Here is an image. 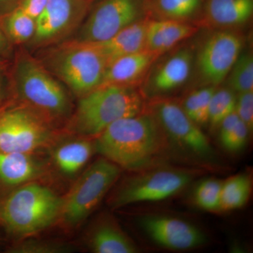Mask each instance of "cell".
<instances>
[{
	"instance_id": "24",
	"label": "cell",
	"mask_w": 253,
	"mask_h": 253,
	"mask_svg": "<svg viewBox=\"0 0 253 253\" xmlns=\"http://www.w3.org/2000/svg\"><path fill=\"white\" fill-rule=\"evenodd\" d=\"M251 191V181L247 174L231 176L221 184L220 211L239 209L247 204Z\"/></svg>"
},
{
	"instance_id": "3",
	"label": "cell",
	"mask_w": 253,
	"mask_h": 253,
	"mask_svg": "<svg viewBox=\"0 0 253 253\" xmlns=\"http://www.w3.org/2000/svg\"><path fill=\"white\" fill-rule=\"evenodd\" d=\"M35 56L78 99L99 87L108 66L95 43L74 38L38 49Z\"/></svg>"
},
{
	"instance_id": "26",
	"label": "cell",
	"mask_w": 253,
	"mask_h": 253,
	"mask_svg": "<svg viewBox=\"0 0 253 253\" xmlns=\"http://www.w3.org/2000/svg\"><path fill=\"white\" fill-rule=\"evenodd\" d=\"M217 86H204L189 94L183 104L186 114L196 124L208 123V110Z\"/></svg>"
},
{
	"instance_id": "38",
	"label": "cell",
	"mask_w": 253,
	"mask_h": 253,
	"mask_svg": "<svg viewBox=\"0 0 253 253\" xmlns=\"http://www.w3.org/2000/svg\"><path fill=\"white\" fill-rule=\"evenodd\" d=\"M89 1H91V2H94V1H96V0H89Z\"/></svg>"
},
{
	"instance_id": "20",
	"label": "cell",
	"mask_w": 253,
	"mask_h": 253,
	"mask_svg": "<svg viewBox=\"0 0 253 253\" xmlns=\"http://www.w3.org/2000/svg\"><path fill=\"white\" fill-rule=\"evenodd\" d=\"M149 21V18H144L124 28L108 41L95 43L106 58L108 66L118 58L145 50Z\"/></svg>"
},
{
	"instance_id": "6",
	"label": "cell",
	"mask_w": 253,
	"mask_h": 253,
	"mask_svg": "<svg viewBox=\"0 0 253 253\" xmlns=\"http://www.w3.org/2000/svg\"><path fill=\"white\" fill-rule=\"evenodd\" d=\"M194 177V172L188 169L161 166L136 172L115 190L109 205L116 209L137 203L163 201L181 192Z\"/></svg>"
},
{
	"instance_id": "32",
	"label": "cell",
	"mask_w": 253,
	"mask_h": 253,
	"mask_svg": "<svg viewBox=\"0 0 253 253\" xmlns=\"http://www.w3.org/2000/svg\"><path fill=\"white\" fill-rule=\"evenodd\" d=\"M8 68L0 71V112L14 102Z\"/></svg>"
},
{
	"instance_id": "22",
	"label": "cell",
	"mask_w": 253,
	"mask_h": 253,
	"mask_svg": "<svg viewBox=\"0 0 253 253\" xmlns=\"http://www.w3.org/2000/svg\"><path fill=\"white\" fill-rule=\"evenodd\" d=\"M206 0H146L147 18L197 23Z\"/></svg>"
},
{
	"instance_id": "18",
	"label": "cell",
	"mask_w": 253,
	"mask_h": 253,
	"mask_svg": "<svg viewBox=\"0 0 253 253\" xmlns=\"http://www.w3.org/2000/svg\"><path fill=\"white\" fill-rule=\"evenodd\" d=\"M200 30L192 23L150 19L146 30L145 50L163 56Z\"/></svg>"
},
{
	"instance_id": "29",
	"label": "cell",
	"mask_w": 253,
	"mask_h": 253,
	"mask_svg": "<svg viewBox=\"0 0 253 253\" xmlns=\"http://www.w3.org/2000/svg\"><path fill=\"white\" fill-rule=\"evenodd\" d=\"M5 251L8 253H67L72 252L73 248L58 241L29 239L11 245Z\"/></svg>"
},
{
	"instance_id": "13",
	"label": "cell",
	"mask_w": 253,
	"mask_h": 253,
	"mask_svg": "<svg viewBox=\"0 0 253 253\" xmlns=\"http://www.w3.org/2000/svg\"><path fill=\"white\" fill-rule=\"evenodd\" d=\"M140 225L151 240L165 249L175 251L196 249L206 241L202 231L179 218L147 216L141 218Z\"/></svg>"
},
{
	"instance_id": "5",
	"label": "cell",
	"mask_w": 253,
	"mask_h": 253,
	"mask_svg": "<svg viewBox=\"0 0 253 253\" xmlns=\"http://www.w3.org/2000/svg\"><path fill=\"white\" fill-rule=\"evenodd\" d=\"M146 109L144 94L138 87L100 86L80 98L67 129L75 135L95 138L113 123Z\"/></svg>"
},
{
	"instance_id": "36",
	"label": "cell",
	"mask_w": 253,
	"mask_h": 253,
	"mask_svg": "<svg viewBox=\"0 0 253 253\" xmlns=\"http://www.w3.org/2000/svg\"><path fill=\"white\" fill-rule=\"evenodd\" d=\"M11 60L0 59V71L7 69L9 68Z\"/></svg>"
},
{
	"instance_id": "2",
	"label": "cell",
	"mask_w": 253,
	"mask_h": 253,
	"mask_svg": "<svg viewBox=\"0 0 253 253\" xmlns=\"http://www.w3.org/2000/svg\"><path fill=\"white\" fill-rule=\"evenodd\" d=\"M8 73L14 102L55 126L68 121L73 111L71 93L27 48L15 51Z\"/></svg>"
},
{
	"instance_id": "21",
	"label": "cell",
	"mask_w": 253,
	"mask_h": 253,
	"mask_svg": "<svg viewBox=\"0 0 253 253\" xmlns=\"http://www.w3.org/2000/svg\"><path fill=\"white\" fill-rule=\"evenodd\" d=\"M95 152L94 141L79 136L78 139L62 141L52 151L54 166L63 175L73 176L89 162Z\"/></svg>"
},
{
	"instance_id": "27",
	"label": "cell",
	"mask_w": 253,
	"mask_h": 253,
	"mask_svg": "<svg viewBox=\"0 0 253 253\" xmlns=\"http://www.w3.org/2000/svg\"><path fill=\"white\" fill-rule=\"evenodd\" d=\"M236 94L230 88H216L208 110V123L218 127L221 121L235 111Z\"/></svg>"
},
{
	"instance_id": "7",
	"label": "cell",
	"mask_w": 253,
	"mask_h": 253,
	"mask_svg": "<svg viewBox=\"0 0 253 253\" xmlns=\"http://www.w3.org/2000/svg\"><path fill=\"white\" fill-rule=\"evenodd\" d=\"M121 172V168L104 157L93 163L63 197L59 220L68 227L80 225L99 206Z\"/></svg>"
},
{
	"instance_id": "30",
	"label": "cell",
	"mask_w": 253,
	"mask_h": 253,
	"mask_svg": "<svg viewBox=\"0 0 253 253\" xmlns=\"http://www.w3.org/2000/svg\"><path fill=\"white\" fill-rule=\"evenodd\" d=\"M250 133L249 127L240 120L233 130L221 140V144L226 150L231 152L239 151L247 142Z\"/></svg>"
},
{
	"instance_id": "17",
	"label": "cell",
	"mask_w": 253,
	"mask_h": 253,
	"mask_svg": "<svg viewBox=\"0 0 253 253\" xmlns=\"http://www.w3.org/2000/svg\"><path fill=\"white\" fill-rule=\"evenodd\" d=\"M44 173L45 166L34 154L0 151V194L38 180Z\"/></svg>"
},
{
	"instance_id": "4",
	"label": "cell",
	"mask_w": 253,
	"mask_h": 253,
	"mask_svg": "<svg viewBox=\"0 0 253 253\" xmlns=\"http://www.w3.org/2000/svg\"><path fill=\"white\" fill-rule=\"evenodd\" d=\"M63 204L47 186L26 183L0 194V226L16 237L33 235L59 220Z\"/></svg>"
},
{
	"instance_id": "25",
	"label": "cell",
	"mask_w": 253,
	"mask_h": 253,
	"mask_svg": "<svg viewBox=\"0 0 253 253\" xmlns=\"http://www.w3.org/2000/svg\"><path fill=\"white\" fill-rule=\"evenodd\" d=\"M231 90L241 93L253 91V56L252 53H241L228 74Z\"/></svg>"
},
{
	"instance_id": "15",
	"label": "cell",
	"mask_w": 253,
	"mask_h": 253,
	"mask_svg": "<svg viewBox=\"0 0 253 253\" xmlns=\"http://www.w3.org/2000/svg\"><path fill=\"white\" fill-rule=\"evenodd\" d=\"M162 56L147 50L126 55L114 60L106 68L99 86H125L138 87L154 63Z\"/></svg>"
},
{
	"instance_id": "33",
	"label": "cell",
	"mask_w": 253,
	"mask_h": 253,
	"mask_svg": "<svg viewBox=\"0 0 253 253\" xmlns=\"http://www.w3.org/2000/svg\"><path fill=\"white\" fill-rule=\"evenodd\" d=\"M47 1L48 0H22L18 6L36 21L45 9Z\"/></svg>"
},
{
	"instance_id": "34",
	"label": "cell",
	"mask_w": 253,
	"mask_h": 253,
	"mask_svg": "<svg viewBox=\"0 0 253 253\" xmlns=\"http://www.w3.org/2000/svg\"><path fill=\"white\" fill-rule=\"evenodd\" d=\"M14 47L0 26V59L11 60L14 55Z\"/></svg>"
},
{
	"instance_id": "16",
	"label": "cell",
	"mask_w": 253,
	"mask_h": 253,
	"mask_svg": "<svg viewBox=\"0 0 253 253\" xmlns=\"http://www.w3.org/2000/svg\"><path fill=\"white\" fill-rule=\"evenodd\" d=\"M253 14V0H206L199 27L235 29L249 22Z\"/></svg>"
},
{
	"instance_id": "8",
	"label": "cell",
	"mask_w": 253,
	"mask_h": 253,
	"mask_svg": "<svg viewBox=\"0 0 253 253\" xmlns=\"http://www.w3.org/2000/svg\"><path fill=\"white\" fill-rule=\"evenodd\" d=\"M57 138L56 126L29 108L13 102L0 112V151L36 154Z\"/></svg>"
},
{
	"instance_id": "31",
	"label": "cell",
	"mask_w": 253,
	"mask_h": 253,
	"mask_svg": "<svg viewBox=\"0 0 253 253\" xmlns=\"http://www.w3.org/2000/svg\"><path fill=\"white\" fill-rule=\"evenodd\" d=\"M235 112L239 119L249 127L253 128V91L238 93L236 94Z\"/></svg>"
},
{
	"instance_id": "28",
	"label": "cell",
	"mask_w": 253,
	"mask_h": 253,
	"mask_svg": "<svg viewBox=\"0 0 253 253\" xmlns=\"http://www.w3.org/2000/svg\"><path fill=\"white\" fill-rule=\"evenodd\" d=\"M221 181L207 179L201 181L194 191L196 204L204 211H220Z\"/></svg>"
},
{
	"instance_id": "35",
	"label": "cell",
	"mask_w": 253,
	"mask_h": 253,
	"mask_svg": "<svg viewBox=\"0 0 253 253\" xmlns=\"http://www.w3.org/2000/svg\"><path fill=\"white\" fill-rule=\"evenodd\" d=\"M22 0H0V14L18 6Z\"/></svg>"
},
{
	"instance_id": "23",
	"label": "cell",
	"mask_w": 253,
	"mask_h": 253,
	"mask_svg": "<svg viewBox=\"0 0 253 253\" xmlns=\"http://www.w3.org/2000/svg\"><path fill=\"white\" fill-rule=\"evenodd\" d=\"M0 26L13 46L27 45L36 32V20L19 6L0 14Z\"/></svg>"
},
{
	"instance_id": "37",
	"label": "cell",
	"mask_w": 253,
	"mask_h": 253,
	"mask_svg": "<svg viewBox=\"0 0 253 253\" xmlns=\"http://www.w3.org/2000/svg\"><path fill=\"white\" fill-rule=\"evenodd\" d=\"M3 232H4V231H3L2 228L0 226V244L3 241Z\"/></svg>"
},
{
	"instance_id": "14",
	"label": "cell",
	"mask_w": 253,
	"mask_h": 253,
	"mask_svg": "<svg viewBox=\"0 0 253 253\" xmlns=\"http://www.w3.org/2000/svg\"><path fill=\"white\" fill-rule=\"evenodd\" d=\"M194 61L190 47L181 48L160 62L156 61L143 82L144 92L158 97L179 89L191 76Z\"/></svg>"
},
{
	"instance_id": "1",
	"label": "cell",
	"mask_w": 253,
	"mask_h": 253,
	"mask_svg": "<svg viewBox=\"0 0 253 253\" xmlns=\"http://www.w3.org/2000/svg\"><path fill=\"white\" fill-rule=\"evenodd\" d=\"M94 144L95 152L101 157L134 172L159 166L170 147L149 109L113 123L94 138Z\"/></svg>"
},
{
	"instance_id": "11",
	"label": "cell",
	"mask_w": 253,
	"mask_h": 253,
	"mask_svg": "<svg viewBox=\"0 0 253 253\" xmlns=\"http://www.w3.org/2000/svg\"><path fill=\"white\" fill-rule=\"evenodd\" d=\"M93 3L89 0H48L36 19L34 36L26 46L38 50L70 39L77 33Z\"/></svg>"
},
{
	"instance_id": "9",
	"label": "cell",
	"mask_w": 253,
	"mask_h": 253,
	"mask_svg": "<svg viewBox=\"0 0 253 253\" xmlns=\"http://www.w3.org/2000/svg\"><path fill=\"white\" fill-rule=\"evenodd\" d=\"M149 110L162 126L169 145L172 144L176 149L199 162L211 161L214 157L207 136L199 125L186 114L180 104L159 96L150 102Z\"/></svg>"
},
{
	"instance_id": "12",
	"label": "cell",
	"mask_w": 253,
	"mask_h": 253,
	"mask_svg": "<svg viewBox=\"0 0 253 253\" xmlns=\"http://www.w3.org/2000/svg\"><path fill=\"white\" fill-rule=\"evenodd\" d=\"M244 46V36L234 29L216 30L210 34L194 61L203 84L217 86L225 81Z\"/></svg>"
},
{
	"instance_id": "10",
	"label": "cell",
	"mask_w": 253,
	"mask_h": 253,
	"mask_svg": "<svg viewBox=\"0 0 253 253\" xmlns=\"http://www.w3.org/2000/svg\"><path fill=\"white\" fill-rule=\"evenodd\" d=\"M146 18V0H96L72 38L86 42H102Z\"/></svg>"
},
{
	"instance_id": "19",
	"label": "cell",
	"mask_w": 253,
	"mask_h": 253,
	"mask_svg": "<svg viewBox=\"0 0 253 253\" xmlns=\"http://www.w3.org/2000/svg\"><path fill=\"white\" fill-rule=\"evenodd\" d=\"M86 246L95 253H135L138 249L117 222L101 217L93 225L86 237Z\"/></svg>"
}]
</instances>
